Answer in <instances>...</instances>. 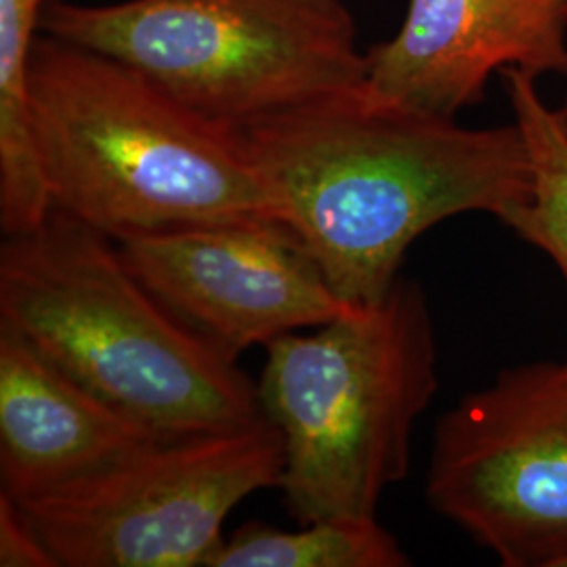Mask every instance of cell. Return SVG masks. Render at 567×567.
<instances>
[{
  "instance_id": "obj_12",
  "label": "cell",
  "mask_w": 567,
  "mask_h": 567,
  "mask_svg": "<svg viewBox=\"0 0 567 567\" xmlns=\"http://www.w3.org/2000/svg\"><path fill=\"white\" fill-rule=\"evenodd\" d=\"M513 121L524 133L532 189L526 204L501 221L524 243L543 250L567 282V118L564 110L548 107L538 93L536 76L505 70Z\"/></svg>"
},
{
  "instance_id": "obj_14",
  "label": "cell",
  "mask_w": 567,
  "mask_h": 567,
  "mask_svg": "<svg viewBox=\"0 0 567 567\" xmlns=\"http://www.w3.org/2000/svg\"><path fill=\"white\" fill-rule=\"evenodd\" d=\"M0 566L58 567L20 505L0 492Z\"/></svg>"
},
{
  "instance_id": "obj_4",
  "label": "cell",
  "mask_w": 567,
  "mask_h": 567,
  "mask_svg": "<svg viewBox=\"0 0 567 567\" xmlns=\"http://www.w3.org/2000/svg\"><path fill=\"white\" fill-rule=\"evenodd\" d=\"M265 349L257 395L282 435L290 515L377 517L386 487L408 475L414 429L440 386L425 290L400 278L381 299Z\"/></svg>"
},
{
  "instance_id": "obj_10",
  "label": "cell",
  "mask_w": 567,
  "mask_h": 567,
  "mask_svg": "<svg viewBox=\"0 0 567 567\" xmlns=\"http://www.w3.org/2000/svg\"><path fill=\"white\" fill-rule=\"evenodd\" d=\"M163 440L0 324V492L16 503L84 480Z\"/></svg>"
},
{
  "instance_id": "obj_7",
  "label": "cell",
  "mask_w": 567,
  "mask_h": 567,
  "mask_svg": "<svg viewBox=\"0 0 567 567\" xmlns=\"http://www.w3.org/2000/svg\"><path fill=\"white\" fill-rule=\"evenodd\" d=\"M429 507L505 567H567V360L513 365L440 416Z\"/></svg>"
},
{
  "instance_id": "obj_8",
  "label": "cell",
  "mask_w": 567,
  "mask_h": 567,
  "mask_svg": "<svg viewBox=\"0 0 567 567\" xmlns=\"http://www.w3.org/2000/svg\"><path fill=\"white\" fill-rule=\"evenodd\" d=\"M158 303L229 360L257 344L318 328L347 303L282 224H215L116 238Z\"/></svg>"
},
{
  "instance_id": "obj_11",
  "label": "cell",
  "mask_w": 567,
  "mask_h": 567,
  "mask_svg": "<svg viewBox=\"0 0 567 567\" xmlns=\"http://www.w3.org/2000/svg\"><path fill=\"white\" fill-rule=\"evenodd\" d=\"M53 0H0V227L37 229L53 203L42 175L30 102V60Z\"/></svg>"
},
{
  "instance_id": "obj_13",
  "label": "cell",
  "mask_w": 567,
  "mask_h": 567,
  "mask_svg": "<svg viewBox=\"0 0 567 567\" xmlns=\"http://www.w3.org/2000/svg\"><path fill=\"white\" fill-rule=\"evenodd\" d=\"M295 532L236 529L210 567H405L410 557L379 517H330Z\"/></svg>"
},
{
  "instance_id": "obj_15",
  "label": "cell",
  "mask_w": 567,
  "mask_h": 567,
  "mask_svg": "<svg viewBox=\"0 0 567 567\" xmlns=\"http://www.w3.org/2000/svg\"><path fill=\"white\" fill-rule=\"evenodd\" d=\"M564 114H566V118H567V100H566V107H564Z\"/></svg>"
},
{
  "instance_id": "obj_5",
  "label": "cell",
  "mask_w": 567,
  "mask_h": 567,
  "mask_svg": "<svg viewBox=\"0 0 567 567\" xmlns=\"http://www.w3.org/2000/svg\"><path fill=\"white\" fill-rule=\"evenodd\" d=\"M42 30L231 126L358 89L368 72L341 0H53Z\"/></svg>"
},
{
  "instance_id": "obj_9",
  "label": "cell",
  "mask_w": 567,
  "mask_h": 567,
  "mask_svg": "<svg viewBox=\"0 0 567 567\" xmlns=\"http://www.w3.org/2000/svg\"><path fill=\"white\" fill-rule=\"evenodd\" d=\"M505 70L567 76V0H410L398 34L368 53L364 84L456 118Z\"/></svg>"
},
{
  "instance_id": "obj_3",
  "label": "cell",
  "mask_w": 567,
  "mask_h": 567,
  "mask_svg": "<svg viewBox=\"0 0 567 567\" xmlns=\"http://www.w3.org/2000/svg\"><path fill=\"white\" fill-rule=\"evenodd\" d=\"M0 324L163 437L264 419L257 385L177 322L114 238L58 208L0 246Z\"/></svg>"
},
{
  "instance_id": "obj_2",
  "label": "cell",
  "mask_w": 567,
  "mask_h": 567,
  "mask_svg": "<svg viewBox=\"0 0 567 567\" xmlns=\"http://www.w3.org/2000/svg\"><path fill=\"white\" fill-rule=\"evenodd\" d=\"M30 102L53 208L114 240L189 225L282 224L240 126L189 107L122 61L39 37Z\"/></svg>"
},
{
  "instance_id": "obj_1",
  "label": "cell",
  "mask_w": 567,
  "mask_h": 567,
  "mask_svg": "<svg viewBox=\"0 0 567 567\" xmlns=\"http://www.w3.org/2000/svg\"><path fill=\"white\" fill-rule=\"evenodd\" d=\"M240 131L278 219L347 305L389 292L426 229L463 213L503 221L532 189L517 122L466 128L365 84Z\"/></svg>"
},
{
  "instance_id": "obj_6",
  "label": "cell",
  "mask_w": 567,
  "mask_h": 567,
  "mask_svg": "<svg viewBox=\"0 0 567 567\" xmlns=\"http://www.w3.org/2000/svg\"><path fill=\"white\" fill-rule=\"evenodd\" d=\"M282 466V435L264 416L156 440L18 505L58 567H210L227 515L280 487Z\"/></svg>"
}]
</instances>
